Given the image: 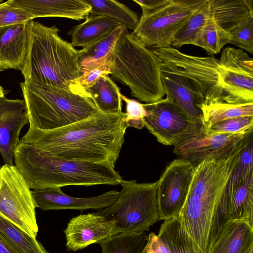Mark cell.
Listing matches in <instances>:
<instances>
[{
    "label": "cell",
    "mask_w": 253,
    "mask_h": 253,
    "mask_svg": "<svg viewBox=\"0 0 253 253\" xmlns=\"http://www.w3.org/2000/svg\"><path fill=\"white\" fill-rule=\"evenodd\" d=\"M126 113L100 112L71 125L51 130L29 127L20 143L63 159L109 163L115 167L128 127Z\"/></svg>",
    "instance_id": "1"
},
{
    "label": "cell",
    "mask_w": 253,
    "mask_h": 253,
    "mask_svg": "<svg viewBox=\"0 0 253 253\" xmlns=\"http://www.w3.org/2000/svg\"><path fill=\"white\" fill-rule=\"evenodd\" d=\"M248 135L231 154L195 166L185 203L177 216L200 253H208L217 211Z\"/></svg>",
    "instance_id": "2"
},
{
    "label": "cell",
    "mask_w": 253,
    "mask_h": 253,
    "mask_svg": "<svg viewBox=\"0 0 253 253\" xmlns=\"http://www.w3.org/2000/svg\"><path fill=\"white\" fill-rule=\"evenodd\" d=\"M14 161L33 190L68 185H117L123 180L109 163L63 159L20 142L14 151Z\"/></svg>",
    "instance_id": "3"
},
{
    "label": "cell",
    "mask_w": 253,
    "mask_h": 253,
    "mask_svg": "<svg viewBox=\"0 0 253 253\" xmlns=\"http://www.w3.org/2000/svg\"><path fill=\"white\" fill-rule=\"evenodd\" d=\"M53 25L30 22L28 45L20 71L25 81L67 87L82 76L79 50L59 35Z\"/></svg>",
    "instance_id": "4"
},
{
    "label": "cell",
    "mask_w": 253,
    "mask_h": 253,
    "mask_svg": "<svg viewBox=\"0 0 253 253\" xmlns=\"http://www.w3.org/2000/svg\"><path fill=\"white\" fill-rule=\"evenodd\" d=\"M20 85L30 127L56 129L101 112L77 82L63 88L30 80Z\"/></svg>",
    "instance_id": "5"
},
{
    "label": "cell",
    "mask_w": 253,
    "mask_h": 253,
    "mask_svg": "<svg viewBox=\"0 0 253 253\" xmlns=\"http://www.w3.org/2000/svg\"><path fill=\"white\" fill-rule=\"evenodd\" d=\"M108 59L110 75L127 86L132 96L145 104L164 98L161 59L128 31L116 42Z\"/></svg>",
    "instance_id": "6"
},
{
    "label": "cell",
    "mask_w": 253,
    "mask_h": 253,
    "mask_svg": "<svg viewBox=\"0 0 253 253\" xmlns=\"http://www.w3.org/2000/svg\"><path fill=\"white\" fill-rule=\"evenodd\" d=\"M115 202L95 213L115 223V234L149 231L160 221L157 182L137 183L122 180Z\"/></svg>",
    "instance_id": "7"
},
{
    "label": "cell",
    "mask_w": 253,
    "mask_h": 253,
    "mask_svg": "<svg viewBox=\"0 0 253 253\" xmlns=\"http://www.w3.org/2000/svg\"><path fill=\"white\" fill-rule=\"evenodd\" d=\"M162 67L183 76L194 84L204 105L225 102L226 95L220 77L219 60L212 56H197L182 52L171 46L155 48Z\"/></svg>",
    "instance_id": "8"
},
{
    "label": "cell",
    "mask_w": 253,
    "mask_h": 253,
    "mask_svg": "<svg viewBox=\"0 0 253 253\" xmlns=\"http://www.w3.org/2000/svg\"><path fill=\"white\" fill-rule=\"evenodd\" d=\"M206 0H167L156 10L141 16L130 34L145 46H171L176 36Z\"/></svg>",
    "instance_id": "9"
},
{
    "label": "cell",
    "mask_w": 253,
    "mask_h": 253,
    "mask_svg": "<svg viewBox=\"0 0 253 253\" xmlns=\"http://www.w3.org/2000/svg\"><path fill=\"white\" fill-rule=\"evenodd\" d=\"M32 190L17 168L4 165L0 170V214L31 236L39 231Z\"/></svg>",
    "instance_id": "10"
},
{
    "label": "cell",
    "mask_w": 253,
    "mask_h": 253,
    "mask_svg": "<svg viewBox=\"0 0 253 253\" xmlns=\"http://www.w3.org/2000/svg\"><path fill=\"white\" fill-rule=\"evenodd\" d=\"M144 106V127L165 145L177 146L206 130L203 122L190 117L167 97Z\"/></svg>",
    "instance_id": "11"
},
{
    "label": "cell",
    "mask_w": 253,
    "mask_h": 253,
    "mask_svg": "<svg viewBox=\"0 0 253 253\" xmlns=\"http://www.w3.org/2000/svg\"><path fill=\"white\" fill-rule=\"evenodd\" d=\"M195 169L187 160L178 158L165 168L157 182V196L161 220L177 217L187 199Z\"/></svg>",
    "instance_id": "12"
},
{
    "label": "cell",
    "mask_w": 253,
    "mask_h": 253,
    "mask_svg": "<svg viewBox=\"0 0 253 253\" xmlns=\"http://www.w3.org/2000/svg\"><path fill=\"white\" fill-rule=\"evenodd\" d=\"M220 77L225 102H253V60L240 49L227 47L220 58Z\"/></svg>",
    "instance_id": "13"
},
{
    "label": "cell",
    "mask_w": 253,
    "mask_h": 253,
    "mask_svg": "<svg viewBox=\"0 0 253 253\" xmlns=\"http://www.w3.org/2000/svg\"><path fill=\"white\" fill-rule=\"evenodd\" d=\"M253 129L235 133H211L204 130L174 147L173 152L178 158L187 160L196 166L207 158H218L231 154Z\"/></svg>",
    "instance_id": "14"
},
{
    "label": "cell",
    "mask_w": 253,
    "mask_h": 253,
    "mask_svg": "<svg viewBox=\"0 0 253 253\" xmlns=\"http://www.w3.org/2000/svg\"><path fill=\"white\" fill-rule=\"evenodd\" d=\"M207 21L193 45L202 47L209 54H215L231 41L230 32L223 26L231 22L230 7L225 0H207L204 3Z\"/></svg>",
    "instance_id": "15"
},
{
    "label": "cell",
    "mask_w": 253,
    "mask_h": 253,
    "mask_svg": "<svg viewBox=\"0 0 253 253\" xmlns=\"http://www.w3.org/2000/svg\"><path fill=\"white\" fill-rule=\"evenodd\" d=\"M64 232L67 250L76 252L115 235V223L95 212L80 214L70 219Z\"/></svg>",
    "instance_id": "16"
},
{
    "label": "cell",
    "mask_w": 253,
    "mask_h": 253,
    "mask_svg": "<svg viewBox=\"0 0 253 253\" xmlns=\"http://www.w3.org/2000/svg\"><path fill=\"white\" fill-rule=\"evenodd\" d=\"M24 99L0 97V153L4 165H13L22 127L29 123Z\"/></svg>",
    "instance_id": "17"
},
{
    "label": "cell",
    "mask_w": 253,
    "mask_h": 253,
    "mask_svg": "<svg viewBox=\"0 0 253 253\" xmlns=\"http://www.w3.org/2000/svg\"><path fill=\"white\" fill-rule=\"evenodd\" d=\"M36 208L43 211L59 210H100L113 204L118 198L120 192L113 190L101 195L76 198L64 194L61 187H51L32 191Z\"/></svg>",
    "instance_id": "18"
},
{
    "label": "cell",
    "mask_w": 253,
    "mask_h": 253,
    "mask_svg": "<svg viewBox=\"0 0 253 253\" xmlns=\"http://www.w3.org/2000/svg\"><path fill=\"white\" fill-rule=\"evenodd\" d=\"M161 80L166 97L190 117L203 122V102L197 95L192 83L186 77L161 66Z\"/></svg>",
    "instance_id": "19"
},
{
    "label": "cell",
    "mask_w": 253,
    "mask_h": 253,
    "mask_svg": "<svg viewBox=\"0 0 253 253\" xmlns=\"http://www.w3.org/2000/svg\"><path fill=\"white\" fill-rule=\"evenodd\" d=\"M28 11L33 19L38 17H63L75 20L85 19L91 6L85 0H9Z\"/></svg>",
    "instance_id": "20"
},
{
    "label": "cell",
    "mask_w": 253,
    "mask_h": 253,
    "mask_svg": "<svg viewBox=\"0 0 253 253\" xmlns=\"http://www.w3.org/2000/svg\"><path fill=\"white\" fill-rule=\"evenodd\" d=\"M30 21L0 27V72L20 70L28 48Z\"/></svg>",
    "instance_id": "21"
},
{
    "label": "cell",
    "mask_w": 253,
    "mask_h": 253,
    "mask_svg": "<svg viewBox=\"0 0 253 253\" xmlns=\"http://www.w3.org/2000/svg\"><path fill=\"white\" fill-rule=\"evenodd\" d=\"M253 161L252 132L248 136L238 162L229 178L222 195L213 227V235H217L227 222V211L230 199L238 186L251 172H253Z\"/></svg>",
    "instance_id": "22"
},
{
    "label": "cell",
    "mask_w": 253,
    "mask_h": 253,
    "mask_svg": "<svg viewBox=\"0 0 253 253\" xmlns=\"http://www.w3.org/2000/svg\"><path fill=\"white\" fill-rule=\"evenodd\" d=\"M253 226L244 221H228L208 253H253Z\"/></svg>",
    "instance_id": "23"
},
{
    "label": "cell",
    "mask_w": 253,
    "mask_h": 253,
    "mask_svg": "<svg viewBox=\"0 0 253 253\" xmlns=\"http://www.w3.org/2000/svg\"><path fill=\"white\" fill-rule=\"evenodd\" d=\"M84 88L100 112L107 115L123 112L120 89L108 75Z\"/></svg>",
    "instance_id": "24"
},
{
    "label": "cell",
    "mask_w": 253,
    "mask_h": 253,
    "mask_svg": "<svg viewBox=\"0 0 253 253\" xmlns=\"http://www.w3.org/2000/svg\"><path fill=\"white\" fill-rule=\"evenodd\" d=\"M122 25L119 21L103 15H88L85 20L70 31L73 46L84 48Z\"/></svg>",
    "instance_id": "25"
},
{
    "label": "cell",
    "mask_w": 253,
    "mask_h": 253,
    "mask_svg": "<svg viewBox=\"0 0 253 253\" xmlns=\"http://www.w3.org/2000/svg\"><path fill=\"white\" fill-rule=\"evenodd\" d=\"M127 31L121 25L110 32L79 50V65L82 69L101 65L107 60L116 42Z\"/></svg>",
    "instance_id": "26"
},
{
    "label": "cell",
    "mask_w": 253,
    "mask_h": 253,
    "mask_svg": "<svg viewBox=\"0 0 253 253\" xmlns=\"http://www.w3.org/2000/svg\"><path fill=\"white\" fill-rule=\"evenodd\" d=\"M253 172L238 186L229 202L228 221H244L253 226Z\"/></svg>",
    "instance_id": "27"
},
{
    "label": "cell",
    "mask_w": 253,
    "mask_h": 253,
    "mask_svg": "<svg viewBox=\"0 0 253 253\" xmlns=\"http://www.w3.org/2000/svg\"><path fill=\"white\" fill-rule=\"evenodd\" d=\"M157 235L171 253H200L177 217L164 220Z\"/></svg>",
    "instance_id": "28"
},
{
    "label": "cell",
    "mask_w": 253,
    "mask_h": 253,
    "mask_svg": "<svg viewBox=\"0 0 253 253\" xmlns=\"http://www.w3.org/2000/svg\"><path fill=\"white\" fill-rule=\"evenodd\" d=\"M0 234L16 253H49L34 238L0 214Z\"/></svg>",
    "instance_id": "29"
},
{
    "label": "cell",
    "mask_w": 253,
    "mask_h": 253,
    "mask_svg": "<svg viewBox=\"0 0 253 253\" xmlns=\"http://www.w3.org/2000/svg\"><path fill=\"white\" fill-rule=\"evenodd\" d=\"M203 122L208 129L212 125L227 119L253 116V102L231 104L218 102L203 105Z\"/></svg>",
    "instance_id": "30"
},
{
    "label": "cell",
    "mask_w": 253,
    "mask_h": 253,
    "mask_svg": "<svg viewBox=\"0 0 253 253\" xmlns=\"http://www.w3.org/2000/svg\"><path fill=\"white\" fill-rule=\"evenodd\" d=\"M90 5L89 15H103L117 20L133 30L138 23L137 15L126 5L115 0H85Z\"/></svg>",
    "instance_id": "31"
},
{
    "label": "cell",
    "mask_w": 253,
    "mask_h": 253,
    "mask_svg": "<svg viewBox=\"0 0 253 253\" xmlns=\"http://www.w3.org/2000/svg\"><path fill=\"white\" fill-rule=\"evenodd\" d=\"M148 236L146 232L119 233L99 244L102 253H142L147 243Z\"/></svg>",
    "instance_id": "32"
},
{
    "label": "cell",
    "mask_w": 253,
    "mask_h": 253,
    "mask_svg": "<svg viewBox=\"0 0 253 253\" xmlns=\"http://www.w3.org/2000/svg\"><path fill=\"white\" fill-rule=\"evenodd\" d=\"M230 43L253 53V15L243 20L231 32Z\"/></svg>",
    "instance_id": "33"
},
{
    "label": "cell",
    "mask_w": 253,
    "mask_h": 253,
    "mask_svg": "<svg viewBox=\"0 0 253 253\" xmlns=\"http://www.w3.org/2000/svg\"><path fill=\"white\" fill-rule=\"evenodd\" d=\"M251 129H253V116H244L218 122L207 129L206 132L235 133Z\"/></svg>",
    "instance_id": "34"
},
{
    "label": "cell",
    "mask_w": 253,
    "mask_h": 253,
    "mask_svg": "<svg viewBox=\"0 0 253 253\" xmlns=\"http://www.w3.org/2000/svg\"><path fill=\"white\" fill-rule=\"evenodd\" d=\"M26 10L6 1L0 3V27L22 23L33 20Z\"/></svg>",
    "instance_id": "35"
},
{
    "label": "cell",
    "mask_w": 253,
    "mask_h": 253,
    "mask_svg": "<svg viewBox=\"0 0 253 253\" xmlns=\"http://www.w3.org/2000/svg\"><path fill=\"white\" fill-rule=\"evenodd\" d=\"M121 98L126 104L125 120L128 127L142 129L144 127L143 120L147 114L144 104L129 99L122 94Z\"/></svg>",
    "instance_id": "36"
},
{
    "label": "cell",
    "mask_w": 253,
    "mask_h": 253,
    "mask_svg": "<svg viewBox=\"0 0 253 253\" xmlns=\"http://www.w3.org/2000/svg\"><path fill=\"white\" fill-rule=\"evenodd\" d=\"M111 65V62L108 59L101 65L82 69V75L77 82L84 87L90 85L100 77L110 74Z\"/></svg>",
    "instance_id": "37"
},
{
    "label": "cell",
    "mask_w": 253,
    "mask_h": 253,
    "mask_svg": "<svg viewBox=\"0 0 253 253\" xmlns=\"http://www.w3.org/2000/svg\"><path fill=\"white\" fill-rule=\"evenodd\" d=\"M142 253H171L162 239L154 232L148 234L147 243Z\"/></svg>",
    "instance_id": "38"
},
{
    "label": "cell",
    "mask_w": 253,
    "mask_h": 253,
    "mask_svg": "<svg viewBox=\"0 0 253 253\" xmlns=\"http://www.w3.org/2000/svg\"><path fill=\"white\" fill-rule=\"evenodd\" d=\"M167 0H134L142 9L141 16L145 15L160 7Z\"/></svg>",
    "instance_id": "39"
},
{
    "label": "cell",
    "mask_w": 253,
    "mask_h": 253,
    "mask_svg": "<svg viewBox=\"0 0 253 253\" xmlns=\"http://www.w3.org/2000/svg\"><path fill=\"white\" fill-rule=\"evenodd\" d=\"M0 253H16L0 234Z\"/></svg>",
    "instance_id": "40"
},
{
    "label": "cell",
    "mask_w": 253,
    "mask_h": 253,
    "mask_svg": "<svg viewBox=\"0 0 253 253\" xmlns=\"http://www.w3.org/2000/svg\"><path fill=\"white\" fill-rule=\"evenodd\" d=\"M6 93L5 91L0 85V97H4Z\"/></svg>",
    "instance_id": "41"
},
{
    "label": "cell",
    "mask_w": 253,
    "mask_h": 253,
    "mask_svg": "<svg viewBox=\"0 0 253 253\" xmlns=\"http://www.w3.org/2000/svg\"><path fill=\"white\" fill-rule=\"evenodd\" d=\"M2 2V0H0V3Z\"/></svg>",
    "instance_id": "42"
},
{
    "label": "cell",
    "mask_w": 253,
    "mask_h": 253,
    "mask_svg": "<svg viewBox=\"0 0 253 253\" xmlns=\"http://www.w3.org/2000/svg\"><path fill=\"white\" fill-rule=\"evenodd\" d=\"M0 168H1V167H0Z\"/></svg>",
    "instance_id": "43"
}]
</instances>
